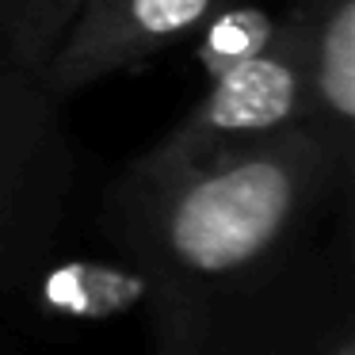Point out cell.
I'll return each mask as SVG.
<instances>
[{
  "label": "cell",
  "mask_w": 355,
  "mask_h": 355,
  "mask_svg": "<svg viewBox=\"0 0 355 355\" xmlns=\"http://www.w3.org/2000/svg\"><path fill=\"white\" fill-rule=\"evenodd\" d=\"M355 157L309 123L256 146L130 168L103 233L138 279L153 355H324L347 332Z\"/></svg>",
  "instance_id": "1"
},
{
  "label": "cell",
  "mask_w": 355,
  "mask_h": 355,
  "mask_svg": "<svg viewBox=\"0 0 355 355\" xmlns=\"http://www.w3.org/2000/svg\"><path fill=\"white\" fill-rule=\"evenodd\" d=\"M62 100L31 69L0 54V291L50 260L77 187V149Z\"/></svg>",
  "instance_id": "2"
},
{
  "label": "cell",
  "mask_w": 355,
  "mask_h": 355,
  "mask_svg": "<svg viewBox=\"0 0 355 355\" xmlns=\"http://www.w3.org/2000/svg\"><path fill=\"white\" fill-rule=\"evenodd\" d=\"M306 119L309 107L302 42L291 16H283L279 39L260 58L207 80V92L195 100V107L130 164H138V168H180V164L210 161V157L275 138L291 126H302Z\"/></svg>",
  "instance_id": "3"
},
{
  "label": "cell",
  "mask_w": 355,
  "mask_h": 355,
  "mask_svg": "<svg viewBox=\"0 0 355 355\" xmlns=\"http://www.w3.org/2000/svg\"><path fill=\"white\" fill-rule=\"evenodd\" d=\"M225 4L233 0H80L39 80L54 100H65L115 73L141 69L153 54L191 39Z\"/></svg>",
  "instance_id": "4"
},
{
  "label": "cell",
  "mask_w": 355,
  "mask_h": 355,
  "mask_svg": "<svg viewBox=\"0 0 355 355\" xmlns=\"http://www.w3.org/2000/svg\"><path fill=\"white\" fill-rule=\"evenodd\" d=\"M306 69V123L355 157V0H291Z\"/></svg>",
  "instance_id": "5"
},
{
  "label": "cell",
  "mask_w": 355,
  "mask_h": 355,
  "mask_svg": "<svg viewBox=\"0 0 355 355\" xmlns=\"http://www.w3.org/2000/svg\"><path fill=\"white\" fill-rule=\"evenodd\" d=\"M279 31H283V16L263 0H233L195 31V62L202 77L214 80L260 58L279 39Z\"/></svg>",
  "instance_id": "6"
},
{
  "label": "cell",
  "mask_w": 355,
  "mask_h": 355,
  "mask_svg": "<svg viewBox=\"0 0 355 355\" xmlns=\"http://www.w3.org/2000/svg\"><path fill=\"white\" fill-rule=\"evenodd\" d=\"M77 4L80 0H27L24 19H19V27H16V39H12L8 58L39 77L42 62H46V54L54 50V42L62 39V31H65V24L73 19Z\"/></svg>",
  "instance_id": "7"
},
{
  "label": "cell",
  "mask_w": 355,
  "mask_h": 355,
  "mask_svg": "<svg viewBox=\"0 0 355 355\" xmlns=\"http://www.w3.org/2000/svg\"><path fill=\"white\" fill-rule=\"evenodd\" d=\"M24 4L27 0H0V54L12 50L16 27H19V19H24Z\"/></svg>",
  "instance_id": "8"
},
{
  "label": "cell",
  "mask_w": 355,
  "mask_h": 355,
  "mask_svg": "<svg viewBox=\"0 0 355 355\" xmlns=\"http://www.w3.org/2000/svg\"><path fill=\"white\" fill-rule=\"evenodd\" d=\"M324 355H355V340H352V329H347V332H340V336H336V340H332V344H329V352H324Z\"/></svg>",
  "instance_id": "9"
}]
</instances>
